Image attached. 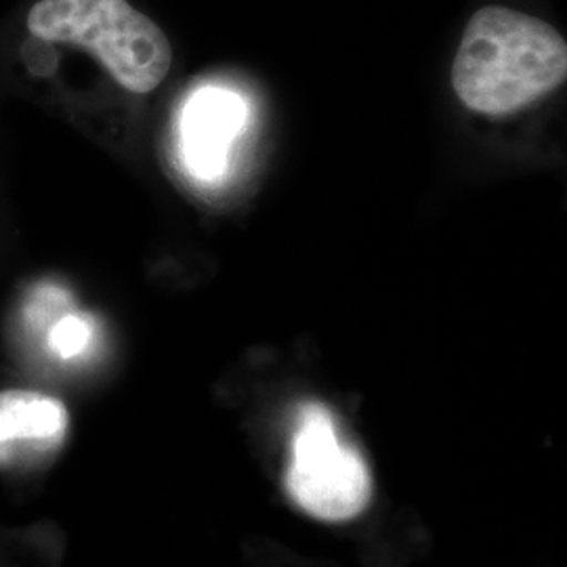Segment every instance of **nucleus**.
<instances>
[{
  "label": "nucleus",
  "instance_id": "nucleus-1",
  "mask_svg": "<svg viewBox=\"0 0 567 567\" xmlns=\"http://www.w3.org/2000/svg\"><path fill=\"white\" fill-rule=\"evenodd\" d=\"M567 44L547 21L508 7H484L452 63V86L468 110L503 118L566 82Z\"/></svg>",
  "mask_w": 567,
  "mask_h": 567
},
{
  "label": "nucleus",
  "instance_id": "nucleus-2",
  "mask_svg": "<svg viewBox=\"0 0 567 567\" xmlns=\"http://www.w3.org/2000/svg\"><path fill=\"white\" fill-rule=\"evenodd\" d=\"M25 23L41 41L89 51L131 93L156 91L173 65L163 28L128 0H39Z\"/></svg>",
  "mask_w": 567,
  "mask_h": 567
},
{
  "label": "nucleus",
  "instance_id": "nucleus-3",
  "mask_svg": "<svg viewBox=\"0 0 567 567\" xmlns=\"http://www.w3.org/2000/svg\"><path fill=\"white\" fill-rule=\"evenodd\" d=\"M286 489L297 507L328 524L355 519L372 503L370 466L358 447L339 437L326 405L305 404L299 412Z\"/></svg>",
  "mask_w": 567,
  "mask_h": 567
},
{
  "label": "nucleus",
  "instance_id": "nucleus-4",
  "mask_svg": "<svg viewBox=\"0 0 567 567\" xmlns=\"http://www.w3.org/2000/svg\"><path fill=\"white\" fill-rule=\"evenodd\" d=\"M246 103L234 91L206 86L196 91L182 116L183 161L203 182L221 179L234 142L243 133Z\"/></svg>",
  "mask_w": 567,
  "mask_h": 567
},
{
  "label": "nucleus",
  "instance_id": "nucleus-5",
  "mask_svg": "<svg viewBox=\"0 0 567 567\" xmlns=\"http://www.w3.org/2000/svg\"><path fill=\"white\" fill-rule=\"evenodd\" d=\"M68 426V408L58 398L30 389L0 391V465L49 456L63 444Z\"/></svg>",
  "mask_w": 567,
  "mask_h": 567
},
{
  "label": "nucleus",
  "instance_id": "nucleus-6",
  "mask_svg": "<svg viewBox=\"0 0 567 567\" xmlns=\"http://www.w3.org/2000/svg\"><path fill=\"white\" fill-rule=\"evenodd\" d=\"M93 339V324L84 316H63L49 332V344L61 360H72L82 355Z\"/></svg>",
  "mask_w": 567,
  "mask_h": 567
}]
</instances>
